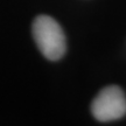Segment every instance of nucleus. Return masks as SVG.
I'll return each mask as SVG.
<instances>
[{
    "instance_id": "obj_1",
    "label": "nucleus",
    "mask_w": 126,
    "mask_h": 126,
    "mask_svg": "<svg viewBox=\"0 0 126 126\" xmlns=\"http://www.w3.org/2000/svg\"><path fill=\"white\" fill-rule=\"evenodd\" d=\"M33 36L46 59L57 61L65 53V36L55 19L40 15L33 22Z\"/></svg>"
},
{
    "instance_id": "obj_2",
    "label": "nucleus",
    "mask_w": 126,
    "mask_h": 126,
    "mask_svg": "<svg viewBox=\"0 0 126 126\" xmlns=\"http://www.w3.org/2000/svg\"><path fill=\"white\" fill-rule=\"evenodd\" d=\"M94 117L98 122H113L126 114V96L117 85L104 88L91 105Z\"/></svg>"
}]
</instances>
